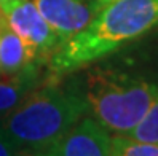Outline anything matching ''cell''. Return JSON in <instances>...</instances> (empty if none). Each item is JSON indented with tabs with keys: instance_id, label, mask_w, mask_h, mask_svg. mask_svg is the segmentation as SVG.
<instances>
[{
	"instance_id": "1",
	"label": "cell",
	"mask_w": 158,
	"mask_h": 156,
	"mask_svg": "<svg viewBox=\"0 0 158 156\" xmlns=\"http://www.w3.org/2000/svg\"><path fill=\"white\" fill-rule=\"evenodd\" d=\"M158 27V0H115L102 6L85 30L64 42L51 56V69L67 73L102 59Z\"/></svg>"
},
{
	"instance_id": "2",
	"label": "cell",
	"mask_w": 158,
	"mask_h": 156,
	"mask_svg": "<svg viewBox=\"0 0 158 156\" xmlns=\"http://www.w3.org/2000/svg\"><path fill=\"white\" fill-rule=\"evenodd\" d=\"M88 113L83 91L48 85L21 100L0 127L24 153L56 145L70 127Z\"/></svg>"
},
{
	"instance_id": "3",
	"label": "cell",
	"mask_w": 158,
	"mask_h": 156,
	"mask_svg": "<svg viewBox=\"0 0 158 156\" xmlns=\"http://www.w3.org/2000/svg\"><path fill=\"white\" fill-rule=\"evenodd\" d=\"M83 96L88 112L109 132L129 135L158 99V85L125 73L96 72L88 77Z\"/></svg>"
},
{
	"instance_id": "4",
	"label": "cell",
	"mask_w": 158,
	"mask_h": 156,
	"mask_svg": "<svg viewBox=\"0 0 158 156\" xmlns=\"http://www.w3.org/2000/svg\"><path fill=\"white\" fill-rule=\"evenodd\" d=\"M0 11L37 61L51 58L62 45L34 0H5L0 2Z\"/></svg>"
},
{
	"instance_id": "5",
	"label": "cell",
	"mask_w": 158,
	"mask_h": 156,
	"mask_svg": "<svg viewBox=\"0 0 158 156\" xmlns=\"http://www.w3.org/2000/svg\"><path fill=\"white\" fill-rule=\"evenodd\" d=\"M34 3L62 43L85 30L102 10L98 0H34Z\"/></svg>"
},
{
	"instance_id": "6",
	"label": "cell",
	"mask_w": 158,
	"mask_h": 156,
	"mask_svg": "<svg viewBox=\"0 0 158 156\" xmlns=\"http://www.w3.org/2000/svg\"><path fill=\"white\" fill-rule=\"evenodd\" d=\"M110 139L101 123L83 116L56 143L59 156H110Z\"/></svg>"
},
{
	"instance_id": "7",
	"label": "cell",
	"mask_w": 158,
	"mask_h": 156,
	"mask_svg": "<svg viewBox=\"0 0 158 156\" xmlns=\"http://www.w3.org/2000/svg\"><path fill=\"white\" fill-rule=\"evenodd\" d=\"M37 62L32 51L8 26L0 11V77H13L32 70Z\"/></svg>"
},
{
	"instance_id": "8",
	"label": "cell",
	"mask_w": 158,
	"mask_h": 156,
	"mask_svg": "<svg viewBox=\"0 0 158 156\" xmlns=\"http://www.w3.org/2000/svg\"><path fill=\"white\" fill-rule=\"evenodd\" d=\"M37 85V69L13 77H0V115L11 110L29 96Z\"/></svg>"
},
{
	"instance_id": "9",
	"label": "cell",
	"mask_w": 158,
	"mask_h": 156,
	"mask_svg": "<svg viewBox=\"0 0 158 156\" xmlns=\"http://www.w3.org/2000/svg\"><path fill=\"white\" fill-rule=\"evenodd\" d=\"M110 156H158V145L139 142L126 135H112Z\"/></svg>"
},
{
	"instance_id": "10",
	"label": "cell",
	"mask_w": 158,
	"mask_h": 156,
	"mask_svg": "<svg viewBox=\"0 0 158 156\" xmlns=\"http://www.w3.org/2000/svg\"><path fill=\"white\" fill-rule=\"evenodd\" d=\"M126 137H131V139L139 142H148L158 145V99L152 104V107L139 121V124Z\"/></svg>"
},
{
	"instance_id": "11",
	"label": "cell",
	"mask_w": 158,
	"mask_h": 156,
	"mask_svg": "<svg viewBox=\"0 0 158 156\" xmlns=\"http://www.w3.org/2000/svg\"><path fill=\"white\" fill-rule=\"evenodd\" d=\"M0 156H27L0 127Z\"/></svg>"
},
{
	"instance_id": "12",
	"label": "cell",
	"mask_w": 158,
	"mask_h": 156,
	"mask_svg": "<svg viewBox=\"0 0 158 156\" xmlns=\"http://www.w3.org/2000/svg\"><path fill=\"white\" fill-rule=\"evenodd\" d=\"M27 156H59V154H58V150H56V145H53V146H48V148L27 153Z\"/></svg>"
},
{
	"instance_id": "13",
	"label": "cell",
	"mask_w": 158,
	"mask_h": 156,
	"mask_svg": "<svg viewBox=\"0 0 158 156\" xmlns=\"http://www.w3.org/2000/svg\"><path fill=\"white\" fill-rule=\"evenodd\" d=\"M98 2L102 5V6H106V5H109V3H112V2H115V0H98Z\"/></svg>"
},
{
	"instance_id": "14",
	"label": "cell",
	"mask_w": 158,
	"mask_h": 156,
	"mask_svg": "<svg viewBox=\"0 0 158 156\" xmlns=\"http://www.w3.org/2000/svg\"><path fill=\"white\" fill-rule=\"evenodd\" d=\"M0 2H5V0H0Z\"/></svg>"
}]
</instances>
